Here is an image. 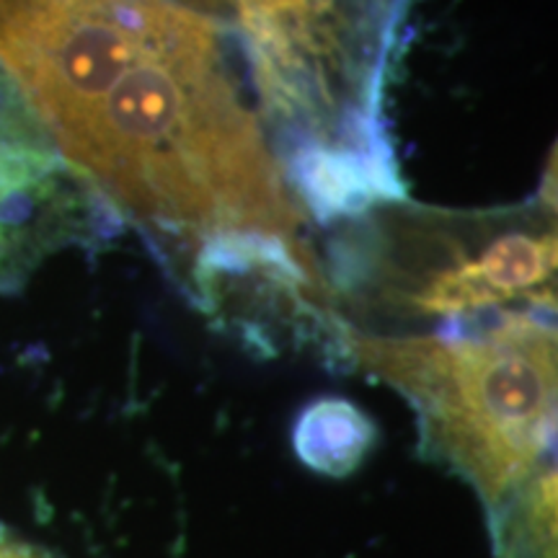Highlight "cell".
I'll return each instance as SVG.
<instances>
[{
    "mask_svg": "<svg viewBox=\"0 0 558 558\" xmlns=\"http://www.w3.org/2000/svg\"><path fill=\"white\" fill-rule=\"evenodd\" d=\"M29 148H52L21 94L0 68V156Z\"/></svg>",
    "mask_w": 558,
    "mask_h": 558,
    "instance_id": "cell-7",
    "label": "cell"
},
{
    "mask_svg": "<svg viewBox=\"0 0 558 558\" xmlns=\"http://www.w3.org/2000/svg\"><path fill=\"white\" fill-rule=\"evenodd\" d=\"M0 68L52 150L130 220L197 246H305L215 19L179 0H0Z\"/></svg>",
    "mask_w": 558,
    "mask_h": 558,
    "instance_id": "cell-1",
    "label": "cell"
},
{
    "mask_svg": "<svg viewBox=\"0 0 558 558\" xmlns=\"http://www.w3.org/2000/svg\"><path fill=\"white\" fill-rule=\"evenodd\" d=\"M499 558L556 556V469L533 478L505 509L494 514Z\"/></svg>",
    "mask_w": 558,
    "mask_h": 558,
    "instance_id": "cell-6",
    "label": "cell"
},
{
    "mask_svg": "<svg viewBox=\"0 0 558 558\" xmlns=\"http://www.w3.org/2000/svg\"><path fill=\"white\" fill-rule=\"evenodd\" d=\"M375 442V424L354 403L324 399L300 414L298 456L320 473L344 476L354 471Z\"/></svg>",
    "mask_w": 558,
    "mask_h": 558,
    "instance_id": "cell-5",
    "label": "cell"
},
{
    "mask_svg": "<svg viewBox=\"0 0 558 558\" xmlns=\"http://www.w3.org/2000/svg\"><path fill=\"white\" fill-rule=\"evenodd\" d=\"M0 558H52L45 548L34 546L11 535L9 530L0 527Z\"/></svg>",
    "mask_w": 558,
    "mask_h": 558,
    "instance_id": "cell-8",
    "label": "cell"
},
{
    "mask_svg": "<svg viewBox=\"0 0 558 558\" xmlns=\"http://www.w3.org/2000/svg\"><path fill=\"white\" fill-rule=\"evenodd\" d=\"M556 202L437 209L396 199L352 218L333 259L339 320H439L556 311Z\"/></svg>",
    "mask_w": 558,
    "mask_h": 558,
    "instance_id": "cell-4",
    "label": "cell"
},
{
    "mask_svg": "<svg viewBox=\"0 0 558 558\" xmlns=\"http://www.w3.org/2000/svg\"><path fill=\"white\" fill-rule=\"evenodd\" d=\"M339 349L418 414L424 450L492 509L554 469V311H507L429 333L341 331Z\"/></svg>",
    "mask_w": 558,
    "mask_h": 558,
    "instance_id": "cell-2",
    "label": "cell"
},
{
    "mask_svg": "<svg viewBox=\"0 0 558 558\" xmlns=\"http://www.w3.org/2000/svg\"><path fill=\"white\" fill-rule=\"evenodd\" d=\"M269 120L298 140L284 173L311 205L403 199L383 88L403 0H226Z\"/></svg>",
    "mask_w": 558,
    "mask_h": 558,
    "instance_id": "cell-3",
    "label": "cell"
}]
</instances>
